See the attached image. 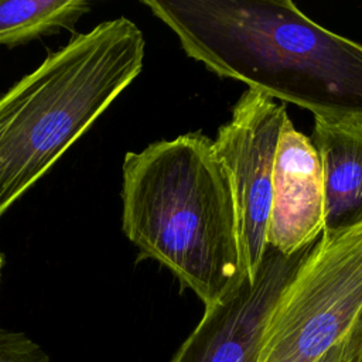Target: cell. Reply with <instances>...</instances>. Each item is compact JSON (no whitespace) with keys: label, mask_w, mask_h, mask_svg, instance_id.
Listing matches in <instances>:
<instances>
[{"label":"cell","mask_w":362,"mask_h":362,"mask_svg":"<svg viewBox=\"0 0 362 362\" xmlns=\"http://www.w3.org/2000/svg\"><path fill=\"white\" fill-rule=\"evenodd\" d=\"M185 54L222 78L327 119H362V45L290 0H143Z\"/></svg>","instance_id":"obj_1"},{"label":"cell","mask_w":362,"mask_h":362,"mask_svg":"<svg viewBox=\"0 0 362 362\" xmlns=\"http://www.w3.org/2000/svg\"><path fill=\"white\" fill-rule=\"evenodd\" d=\"M122 229L140 259L165 266L205 307L245 279L235 199L214 140L201 132L129 151Z\"/></svg>","instance_id":"obj_2"},{"label":"cell","mask_w":362,"mask_h":362,"mask_svg":"<svg viewBox=\"0 0 362 362\" xmlns=\"http://www.w3.org/2000/svg\"><path fill=\"white\" fill-rule=\"evenodd\" d=\"M144 37L126 17L49 52L0 96V218L141 72Z\"/></svg>","instance_id":"obj_3"},{"label":"cell","mask_w":362,"mask_h":362,"mask_svg":"<svg viewBox=\"0 0 362 362\" xmlns=\"http://www.w3.org/2000/svg\"><path fill=\"white\" fill-rule=\"evenodd\" d=\"M362 313V225L314 245L269 322L259 362H317Z\"/></svg>","instance_id":"obj_4"},{"label":"cell","mask_w":362,"mask_h":362,"mask_svg":"<svg viewBox=\"0 0 362 362\" xmlns=\"http://www.w3.org/2000/svg\"><path fill=\"white\" fill-rule=\"evenodd\" d=\"M286 105L247 89L214 140L232 188L243 276L252 280L267 249L273 168Z\"/></svg>","instance_id":"obj_5"},{"label":"cell","mask_w":362,"mask_h":362,"mask_svg":"<svg viewBox=\"0 0 362 362\" xmlns=\"http://www.w3.org/2000/svg\"><path fill=\"white\" fill-rule=\"evenodd\" d=\"M315 243L293 255L267 246L255 277L205 307L170 362H259L274 308Z\"/></svg>","instance_id":"obj_6"},{"label":"cell","mask_w":362,"mask_h":362,"mask_svg":"<svg viewBox=\"0 0 362 362\" xmlns=\"http://www.w3.org/2000/svg\"><path fill=\"white\" fill-rule=\"evenodd\" d=\"M324 189L318 153L311 139L288 119L279 137L267 246L293 255L315 243L322 233Z\"/></svg>","instance_id":"obj_7"},{"label":"cell","mask_w":362,"mask_h":362,"mask_svg":"<svg viewBox=\"0 0 362 362\" xmlns=\"http://www.w3.org/2000/svg\"><path fill=\"white\" fill-rule=\"evenodd\" d=\"M322 170V240L362 225V119L314 116L311 133Z\"/></svg>","instance_id":"obj_8"},{"label":"cell","mask_w":362,"mask_h":362,"mask_svg":"<svg viewBox=\"0 0 362 362\" xmlns=\"http://www.w3.org/2000/svg\"><path fill=\"white\" fill-rule=\"evenodd\" d=\"M89 11L85 0H0V47L74 30Z\"/></svg>","instance_id":"obj_9"},{"label":"cell","mask_w":362,"mask_h":362,"mask_svg":"<svg viewBox=\"0 0 362 362\" xmlns=\"http://www.w3.org/2000/svg\"><path fill=\"white\" fill-rule=\"evenodd\" d=\"M0 362H51V359L24 332L0 327Z\"/></svg>","instance_id":"obj_10"},{"label":"cell","mask_w":362,"mask_h":362,"mask_svg":"<svg viewBox=\"0 0 362 362\" xmlns=\"http://www.w3.org/2000/svg\"><path fill=\"white\" fill-rule=\"evenodd\" d=\"M361 324L359 317L352 327V329L342 338L335 346H332L324 356H321L317 362H351L361 342Z\"/></svg>","instance_id":"obj_11"},{"label":"cell","mask_w":362,"mask_h":362,"mask_svg":"<svg viewBox=\"0 0 362 362\" xmlns=\"http://www.w3.org/2000/svg\"><path fill=\"white\" fill-rule=\"evenodd\" d=\"M359 324H361V332H362V313H361V315H359ZM351 362H362V334H361L359 346H358V349H356V352H355V355H354V358H352Z\"/></svg>","instance_id":"obj_12"},{"label":"cell","mask_w":362,"mask_h":362,"mask_svg":"<svg viewBox=\"0 0 362 362\" xmlns=\"http://www.w3.org/2000/svg\"><path fill=\"white\" fill-rule=\"evenodd\" d=\"M3 264H4V257H3V253L0 252V277H1V270H3Z\"/></svg>","instance_id":"obj_13"}]
</instances>
